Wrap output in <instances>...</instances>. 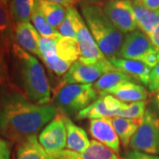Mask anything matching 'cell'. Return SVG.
Instances as JSON below:
<instances>
[{
    "instance_id": "obj_2",
    "label": "cell",
    "mask_w": 159,
    "mask_h": 159,
    "mask_svg": "<svg viewBox=\"0 0 159 159\" xmlns=\"http://www.w3.org/2000/svg\"><path fill=\"white\" fill-rule=\"evenodd\" d=\"M11 54L19 88L31 102L40 105L49 104L51 85L39 60L15 43L11 47Z\"/></svg>"
},
{
    "instance_id": "obj_4",
    "label": "cell",
    "mask_w": 159,
    "mask_h": 159,
    "mask_svg": "<svg viewBox=\"0 0 159 159\" xmlns=\"http://www.w3.org/2000/svg\"><path fill=\"white\" fill-rule=\"evenodd\" d=\"M41 59L57 76H64L80 57L77 40L61 36L58 39L42 37L39 42Z\"/></svg>"
},
{
    "instance_id": "obj_9",
    "label": "cell",
    "mask_w": 159,
    "mask_h": 159,
    "mask_svg": "<svg viewBox=\"0 0 159 159\" xmlns=\"http://www.w3.org/2000/svg\"><path fill=\"white\" fill-rule=\"evenodd\" d=\"M102 9L111 22L123 34L137 29L133 4L130 0H106Z\"/></svg>"
},
{
    "instance_id": "obj_36",
    "label": "cell",
    "mask_w": 159,
    "mask_h": 159,
    "mask_svg": "<svg viewBox=\"0 0 159 159\" xmlns=\"http://www.w3.org/2000/svg\"><path fill=\"white\" fill-rule=\"evenodd\" d=\"M153 105L156 110L159 112V94L156 95L153 98Z\"/></svg>"
},
{
    "instance_id": "obj_37",
    "label": "cell",
    "mask_w": 159,
    "mask_h": 159,
    "mask_svg": "<svg viewBox=\"0 0 159 159\" xmlns=\"http://www.w3.org/2000/svg\"><path fill=\"white\" fill-rule=\"evenodd\" d=\"M79 1V3H91V4H99L100 2H102L103 0H74Z\"/></svg>"
},
{
    "instance_id": "obj_38",
    "label": "cell",
    "mask_w": 159,
    "mask_h": 159,
    "mask_svg": "<svg viewBox=\"0 0 159 159\" xmlns=\"http://www.w3.org/2000/svg\"><path fill=\"white\" fill-rule=\"evenodd\" d=\"M11 0H0V2H3V3H6V4H7L8 5V3L9 2H11Z\"/></svg>"
},
{
    "instance_id": "obj_22",
    "label": "cell",
    "mask_w": 159,
    "mask_h": 159,
    "mask_svg": "<svg viewBox=\"0 0 159 159\" xmlns=\"http://www.w3.org/2000/svg\"><path fill=\"white\" fill-rule=\"evenodd\" d=\"M131 80H134L131 79L129 76L116 69L102 74L93 84V88L97 91V94L100 95V97H102V96H106L109 90L118 87L120 84H123Z\"/></svg>"
},
{
    "instance_id": "obj_25",
    "label": "cell",
    "mask_w": 159,
    "mask_h": 159,
    "mask_svg": "<svg viewBox=\"0 0 159 159\" xmlns=\"http://www.w3.org/2000/svg\"><path fill=\"white\" fill-rule=\"evenodd\" d=\"M37 4L38 0H11L9 8L13 23L29 22Z\"/></svg>"
},
{
    "instance_id": "obj_35",
    "label": "cell",
    "mask_w": 159,
    "mask_h": 159,
    "mask_svg": "<svg viewBox=\"0 0 159 159\" xmlns=\"http://www.w3.org/2000/svg\"><path fill=\"white\" fill-rule=\"evenodd\" d=\"M48 1H51V2H53V3L59 4V5L65 6L66 8L73 7L74 6V3H75L74 0H48Z\"/></svg>"
},
{
    "instance_id": "obj_31",
    "label": "cell",
    "mask_w": 159,
    "mask_h": 159,
    "mask_svg": "<svg viewBox=\"0 0 159 159\" xmlns=\"http://www.w3.org/2000/svg\"><path fill=\"white\" fill-rule=\"evenodd\" d=\"M120 159H159V156L144 153L138 150H129L126 151Z\"/></svg>"
},
{
    "instance_id": "obj_20",
    "label": "cell",
    "mask_w": 159,
    "mask_h": 159,
    "mask_svg": "<svg viewBox=\"0 0 159 159\" xmlns=\"http://www.w3.org/2000/svg\"><path fill=\"white\" fill-rule=\"evenodd\" d=\"M137 28L143 34L149 36L159 25V11H151L147 8L133 3Z\"/></svg>"
},
{
    "instance_id": "obj_24",
    "label": "cell",
    "mask_w": 159,
    "mask_h": 159,
    "mask_svg": "<svg viewBox=\"0 0 159 159\" xmlns=\"http://www.w3.org/2000/svg\"><path fill=\"white\" fill-rule=\"evenodd\" d=\"M38 8L47 22L55 29L59 28L66 16L67 9L65 6L48 0H38Z\"/></svg>"
},
{
    "instance_id": "obj_30",
    "label": "cell",
    "mask_w": 159,
    "mask_h": 159,
    "mask_svg": "<svg viewBox=\"0 0 159 159\" xmlns=\"http://www.w3.org/2000/svg\"><path fill=\"white\" fill-rule=\"evenodd\" d=\"M148 89L156 95L159 94V64L151 70Z\"/></svg>"
},
{
    "instance_id": "obj_1",
    "label": "cell",
    "mask_w": 159,
    "mask_h": 159,
    "mask_svg": "<svg viewBox=\"0 0 159 159\" xmlns=\"http://www.w3.org/2000/svg\"><path fill=\"white\" fill-rule=\"evenodd\" d=\"M54 105L31 102L10 81L0 86V136L12 142L36 136L57 115Z\"/></svg>"
},
{
    "instance_id": "obj_10",
    "label": "cell",
    "mask_w": 159,
    "mask_h": 159,
    "mask_svg": "<svg viewBox=\"0 0 159 159\" xmlns=\"http://www.w3.org/2000/svg\"><path fill=\"white\" fill-rule=\"evenodd\" d=\"M66 115L57 111L55 118L41 131L38 141L50 155L61 151L66 147Z\"/></svg>"
},
{
    "instance_id": "obj_29",
    "label": "cell",
    "mask_w": 159,
    "mask_h": 159,
    "mask_svg": "<svg viewBox=\"0 0 159 159\" xmlns=\"http://www.w3.org/2000/svg\"><path fill=\"white\" fill-rule=\"evenodd\" d=\"M6 57L9 56L5 51L0 50V86L4 85L9 81V72Z\"/></svg>"
},
{
    "instance_id": "obj_15",
    "label": "cell",
    "mask_w": 159,
    "mask_h": 159,
    "mask_svg": "<svg viewBox=\"0 0 159 159\" xmlns=\"http://www.w3.org/2000/svg\"><path fill=\"white\" fill-rule=\"evenodd\" d=\"M39 33L30 22L14 24V42L24 51L41 58Z\"/></svg>"
},
{
    "instance_id": "obj_23",
    "label": "cell",
    "mask_w": 159,
    "mask_h": 159,
    "mask_svg": "<svg viewBox=\"0 0 159 159\" xmlns=\"http://www.w3.org/2000/svg\"><path fill=\"white\" fill-rule=\"evenodd\" d=\"M111 122L119 136V141L125 148H127L130 145L132 137L137 132L142 121L114 116L111 117Z\"/></svg>"
},
{
    "instance_id": "obj_33",
    "label": "cell",
    "mask_w": 159,
    "mask_h": 159,
    "mask_svg": "<svg viewBox=\"0 0 159 159\" xmlns=\"http://www.w3.org/2000/svg\"><path fill=\"white\" fill-rule=\"evenodd\" d=\"M132 2L151 11H159V0H132Z\"/></svg>"
},
{
    "instance_id": "obj_8",
    "label": "cell",
    "mask_w": 159,
    "mask_h": 159,
    "mask_svg": "<svg viewBox=\"0 0 159 159\" xmlns=\"http://www.w3.org/2000/svg\"><path fill=\"white\" fill-rule=\"evenodd\" d=\"M116 70L108 58H104L95 64L87 65L76 61L63 76L57 88L68 84H91L95 83L102 74Z\"/></svg>"
},
{
    "instance_id": "obj_5",
    "label": "cell",
    "mask_w": 159,
    "mask_h": 159,
    "mask_svg": "<svg viewBox=\"0 0 159 159\" xmlns=\"http://www.w3.org/2000/svg\"><path fill=\"white\" fill-rule=\"evenodd\" d=\"M98 97L92 84H68L56 89L54 106L66 116L77 115Z\"/></svg>"
},
{
    "instance_id": "obj_13",
    "label": "cell",
    "mask_w": 159,
    "mask_h": 159,
    "mask_svg": "<svg viewBox=\"0 0 159 159\" xmlns=\"http://www.w3.org/2000/svg\"><path fill=\"white\" fill-rule=\"evenodd\" d=\"M89 131L91 137L101 142L117 155L120 150V141L114 129L111 118L105 117L101 119H89Z\"/></svg>"
},
{
    "instance_id": "obj_19",
    "label": "cell",
    "mask_w": 159,
    "mask_h": 159,
    "mask_svg": "<svg viewBox=\"0 0 159 159\" xmlns=\"http://www.w3.org/2000/svg\"><path fill=\"white\" fill-rule=\"evenodd\" d=\"M65 121L66 127V148L74 152H83L90 145L87 133L75 125L67 116H66Z\"/></svg>"
},
{
    "instance_id": "obj_21",
    "label": "cell",
    "mask_w": 159,
    "mask_h": 159,
    "mask_svg": "<svg viewBox=\"0 0 159 159\" xmlns=\"http://www.w3.org/2000/svg\"><path fill=\"white\" fill-rule=\"evenodd\" d=\"M17 159H54L41 145L36 136L20 142L16 148Z\"/></svg>"
},
{
    "instance_id": "obj_34",
    "label": "cell",
    "mask_w": 159,
    "mask_h": 159,
    "mask_svg": "<svg viewBox=\"0 0 159 159\" xmlns=\"http://www.w3.org/2000/svg\"><path fill=\"white\" fill-rule=\"evenodd\" d=\"M148 38L150 39L152 44L159 51V25L157 26V28L152 32V34L148 36Z\"/></svg>"
},
{
    "instance_id": "obj_16",
    "label": "cell",
    "mask_w": 159,
    "mask_h": 159,
    "mask_svg": "<svg viewBox=\"0 0 159 159\" xmlns=\"http://www.w3.org/2000/svg\"><path fill=\"white\" fill-rule=\"evenodd\" d=\"M114 67L129 76L131 79L136 80L141 84L148 86L151 70L144 63L137 60L125 59L121 57H113L109 59Z\"/></svg>"
},
{
    "instance_id": "obj_3",
    "label": "cell",
    "mask_w": 159,
    "mask_h": 159,
    "mask_svg": "<svg viewBox=\"0 0 159 159\" xmlns=\"http://www.w3.org/2000/svg\"><path fill=\"white\" fill-rule=\"evenodd\" d=\"M80 8L94 39L105 57H119L123 33L114 26L99 4L79 3Z\"/></svg>"
},
{
    "instance_id": "obj_12",
    "label": "cell",
    "mask_w": 159,
    "mask_h": 159,
    "mask_svg": "<svg viewBox=\"0 0 159 159\" xmlns=\"http://www.w3.org/2000/svg\"><path fill=\"white\" fill-rule=\"evenodd\" d=\"M127 103L119 101L116 97L111 95H106L97 98L89 106L80 111L76 115L75 119H96L105 118V117H114L117 116L119 111L125 109Z\"/></svg>"
},
{
    "instance_id": "obj_26",
    "label": "cell",
    "mask_w": 159,
    "mask_h": 159,
    "mask_svg": "<svg viewBox=\"0 0 159 159\" xmlns=\"http://www.w3.org/2000/svg\"><path fill=\"white\" fill-rule=\"evenodd\" d=\"M31 20L34 24V27L42 37L51 38V39H58L62 35L59 34L57 29H53L49 23L47 22L45 18L42 14L38 8V4L32 15Z\"/></svg>"
},
{
    "instance_id": "obj_7",
    "label": "cell",
    "mask_w": 159,
    "mask_h": 159,
    "mask_svg": "<svg viewBox=\"0 0 159 159\" xmlns=\"http://www.w3.org/2000/svg\"><path fill=\"white\" fill-rule=\"evenodd\" d=\"M132 149L159 156V117L147 110L129 145Z\"/></svg>"
},
{
    "instance_id": "obj_14",
    "label": "cell",
    "mask_w": 159,
    "mask_h": 159,
    "mask_svg": "<svg viewBox=\"0 0 159 159\" xmlns=\"http://www.w3.org/2000/svg\"><path fill=\"white\" fill-rule=\"evenodd\" d=\"M51 156L54 159H119L117 154L96 140L90 141L89 147L83 152L63 149Z\"/></svg>"
},
{
    "instance_id": "obj_18",
    "label": "cell",
    "mask_w": 159,
    "mask_h": 159,
    "mask_svg": "<svg viewBox=\"0 0 159 159\" xmlns=\"http://www.w3.org/2000/svg\"><path fill=\"white\" fill-rule=\"evenodd\" d=\"M107 95L116 97L123 102H134L145 101L148 97V91L135 80H131L109 90Z\"/></svg>"
},
{
    "instance_id": "obj_11",
    "label": "cell",
    "mask_w": 159,
    "mask_h": 159,
    "mask_svg": "<svg viewBox=\"0 0 159 159\" xmlns=\"http://www.w3.org/2000/svg\"><path fill=\"white\" fill-rule=\"evenodd\" d=\"M76 33L77 42L80 51V62L90 65L106 58L99 49L88 26L86 25L85 20L80 13H78L76 19Z\"/></svg>"
},
{
    "instance_id": "obj_17",
    "label": "cell",
    "mask_w": 159,
    "mask_h": 159,
    "mask_svg": "<svg viewBox=\"0 0 159 159\" xmlns=\"http://www.w3.org/2000/svg\"><path fill=\"white\" fill-rule=\"evenodd\" d=\"M14 23L7 4L0 2V50L9 56L14 43Z\"/></svg>"
},
{
    "instance_id": "obj_27",
    "label": "cell",
    "mask_w": 159,
    "mask_h": 159,
    "mask_svg": "<svg viewBox=\"0 0 159 159\" xmlns=\"http://www.w3.org/2000/svg\"><path fill=\"white\" fill-rule=\"evenodd\" d=\"M79 11L73 6L67 8L66 16L62 24L57 29V31L62 36L73 38L77 40V33H76V19Z\"/></svg>"
},
{
    "instance_id": "obj_32",
    "label": "cell",
    "mask_w": 159,
    "mask_h": 159,
    "mask_svg": "<svg viewBox=\"0 0 159 159\" xmlns=\"http://www.w3.org/2000/svg\"><path fill=\"white\" fill-rule=\"evenodd\" d=\"M11 143L6 139L0 138V159H11Z\"/></svg>"
},
{
    "instance_id": "obj_28",
    "label": "cell",
    "mask_w": 159,
    "mask_h": 159,
    "mask_svg": "<svg viewBox=\"0 0 159 159\" xmlns=\"http://www.w3.org/2000/svg\"><path fill=\"white\" fill-rule=\"evenodd\" d=\"M147 100L139 101V102H130L126 105V107L117 113V116L125 118V119H134L138 121H142L145 112L147 111Z\"/></svg>"
},
{
    "instance_id": "obj_6",
    "label": "cell",
    "mask_w": 159,
    "mask_h": 159,
    "mask_svg": "<svg viewBox=\"0 0 159 159\" xmlns=\"http://www.w3.org/2000/svg\"><path fill=\"white\" fill-rule=\"evenodd\" d=\"M119 57L141 61L152 69L159 64V51L148 36L140 30H135L125 34Z\"/></svg>"
}]
</instances>
